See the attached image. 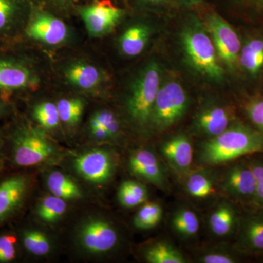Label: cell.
I'll use <instances>...</instances> for the list:
<instances>
[{
    "instance_id": "obj_3",
    "label": "cell",
    "mask_w": 263,
    "mask_h": 263,
    "mask_svg": "<svg viewBox=\"0 0 263 263\" xmlns=\"http://www.w3.org/2000/svg\"><path fill=\"white\" fill-rule=\"evenodd\" d=\"M160 70L150 62L133 81L127 100V110L133 122L143 127L150 125L156 97L160 88Z\"/></svg>"
},
{
    "instance_id": "obj_11",
    "label": "cell",
    "mask_w": 263,
    "mask_h": 263,
    "mask_svg": "<svg viewBox=\"0 0 263 263\" xmlns=\"http://www.w3.org/2000/svg\"><path fill=\"white\" fill-rule=\"evenodd\" d=\"M122 15V10L108 0L98 2L81 10L86 29L92 36L103 35L110 32L120 21Z\"/></svg>"
},
{
    "instance_id": "obj_1",
    "label": "cell",
    "mask_w": 263,
    "mask_h": 263,
    "mask_svg": "<svg viewBox=\"0 0 263 263\" xmlns=\"http://www.w3.org/2000/svg\"><path fill=\"white\" fill-rule=\"evenodd\" d=\"M258 152H263V133L242 123H233L221 134L200 143L197 160L201 165L214 166Z\"/></svg>"
},
{
    "instance_id": "obj_34",
    "label": "cell",
    "mask_w": 263,
    "mask_h": 263,
    "mask_svg": "<svg viewBox=\"0 0 263 263\" xmlns=\"http://www.w3.org/2000/svg\"><path fill=\"white\" fill-rule=\"evenodd\" d=\"M90 129L95 128H103L108 131L109 134L114 138L117 136L119 132V121L111 111L107 110H100L97 112L90 119Z\"/></svg>"
},
{
    "instance_id": "obj_6",
    "label": "cell",
    "mask_w": 263,
    "mask_h": 263,
    "mask_svg": "<svg viewBox=\"0 0 263 263\" xmlns=\"http://www.w3.org/2000/svg\"><path fill=\"white\" fill-rule=\"evenodd\" d=\"M207 30L210 33L216 53L230 70L239 65L241 43L236 32L222 17L216 13L206 18Z\"/></svg>"
},
{
    "instance_id": "obj_4",
    "label": "cell",
    "mask_w": 263,
    "mask_h": 263,
    "mask_svg": "<svg viewBox=\"0 0 263 263\" xmlns=\"http://www.w3.org/2000/svg\"><path fill=\"white\" fill-rule=\"evenodd\" d=\"M58 150L42 131L23 128L15 133L13 141V161L22 167H32L51 162Z\"/></svg>"
},
{
    "instance_id": "obj_39",
    "label": "cell",
    "mask_w": 263,
    "mask_h": 263,
    "mask_svg": "<svg viewBox=\"0 0 263 263\" xmlns=\"http://www.w3.org/2000/svg\"><path fill=\"white\" fill-rule=\"evenodd\" d=\"M180 3L185 5H194L198 4L202 0H179Z\"/></svg>"
},
{
    "instance_id": "obj_31",
    "label": "cell",
    "mask_w": 263,
    "mask_h": 263,
    "mask_svg": "<svg viewBox=\"0 0 263 263\" xmlns=\"http://www.w3.org/2000/svg\"><path fill=\"white\" fill-rule=\"evenodd\" d=\"M197 260L201 263H235L238 257L231 249L222 247H210L197 254Z\"/></svg>"
},
{
    "instance_id": "obj_32",
    "label": "cell",
    "mask_w": 263,
    "mask_h": 263,
    "mask_svg": "<svg viewBox=\"0 0 263 263\" xmlns=\"http://www.w3.org/2000/svg\"><path fill=\"white\" fill-rule=\"evenodd\" d=\"M20 12V0H0V34L14 26Z\"/></svg>"
},
{
    "instance_id": "obj_37",
    "label": "cell",
    "mask_w": 263,
    "mask_h": 263,
    "mask_svg": "<svg viewBox=\"0 0 263 263\" xmlns=\"http://www.w3.org/2000/svg\"><path fill=\"white\" fill-rule=\"evenodd\" d=\"M15 241L16 240L12 235L0 236V262H10L15 259Z\"/></svg>"
},
{
    "instance_id": "obj_12",
    "label": "cell",
    "mask_w": 263,
    "mask_h": 263,
    "mask_svg": "<svg viewBox=\"0 0 263 263\" xmlns=\"http://www.w3.org/2000/svg\"><path fill=\"white\" fill-rule=\"evenodd\" d=\"M233 112L228 106L209 104L200 109L194 120L195 133L205 139L221 134L233 123Z\"/></svg>"
},
{
    "instance_id": "obj_22",
    "label": "cell",
    "mask_w": 263,
    "mask_h": 263,
    "mask_svg": "<svg viewBox=\"0 0 263 263\" xmlns=\"http://www.w3.org/2000/svg\"><path fill=\"white\" fill-rule=\"evenodd\" d=\"M171 226L176 235L183 239H190L198 233L200 219L196 213L192 209L180 207L171 216Z\"/></svg>"
},
{
    "instance_id": "obj_23",
    "label": "cell",
    "mask_w": 263,
    "mask_h": 263,
    "mask_svg": "<svg viewBox=\"0 0 263 263\" xmlns=\"http://www.w3.org/2000/svg\"><path fill=\"white\" fill-rule=\"evenodd\" d=\"M149 34V29L146 26L142 24L132 26L123 33L120 38L121 50L127 56H138L146 47Z\"/></svg>"
},
{
    "instance_id": "obj_7",
    "label": "cell",
    "mask_w": 263,
    "mask_h": 263,
    "mask_svg": "<svg viewBox=\"0 0 263 263\" xmlns=\"http://www.w3.org/2000/svg\"><path fill=\"white\" fill-rule=\"evenodd\" d=\"M81 248L90 254H104L115 248L119 237L113 224L105 219L93 218L84 221L78 231Z\"/></svg>"
},
{
    "instance_id": "obj_17",
    "label": "cell",
    "mask_w": 263,
    "mask_h": 263,
    "mask_svg": "<svg viewBox=\"0 0 263 263\" xmlns=\"http://www.w3.org/2000/svg\"><path fill=\"white\" fill-rule=\"evenodd\" d=\"M240 218L233 204L221 200L212 209L208 219L211 233L218 238H224L238 230Z\"/></svg>"
},
{
    "instance_id": "obj_10",
    "label": "cell",
    "mask_w": 263,
    "mask_h": 263,
    "mask_svg": "<svg viewBox=\"0 0 263 263\" xmlns=\"http://www.w3.org/2000/svg\"><path fill=\"white\" fill-rule=\"evenodd\" d=\"M160 152L170 168L179 179H184L192 171L194 149L186 135H175L167 138L161 144Z\"/></svg>"
},
{
    "instance_id": "obj_38",
    "label": "cell",
    "mask_w": 263,
    "mask_h": 263,
    "mask_svg": "<svg viewBox=\"0 0 263 263\" xmlns=\"http://www.w3.org/2000/svg\"><path fill=\"white\" fill-rule=\"evenodd\" d=\"M238 1L263 13V0H238Z\"/></svg>"
},
{
    "instance_id": "obj_35",
    "label": "cell",
    "mask_w": 263,
    "mask_h": 263,
    "mask_svg": "<svg viewBox=\"0 0 263 263\" xmlns=\"http://www.w3.org/2000/svg\"><path fill=\"white\" fill-rule=\"evenodd\" d=\"M246 112L251 122L263 133V99L251 100L246 106Z\"/></svg>"
},
{
    "instance_id": "obj_29",
    "label": "cell",
    "mask_w": 263,
    "mask_h": 263,
    "mask_svg": "<svg viewBox=\"0 0 263 263\" xmlns=\"http://www.w3.org/2000/svg\"><path fill=\"white\" fill-rule=\"evenodd\" d=\"M24 247L33 255H47L51 250V243L47 235L38 230H27L24 233Z\"/></svg>"
},
{
    "instance_id": "obj_42",
    "label": "cell",
    "mask_w": 263,
    "mask_h": 263,
    "mask_svg": "<svg viewBox=\"0 0 263 263\" xmlns=\"http://www.w3.org/2000/svg\"><path fill=\"white\" fill-rule=\"evenodd\" d=\"M2 108H3V106H2L1 104H0V112H1Z\"/></svg>"
},
{
    "instance_id": "obj_16",
    "label": "cell",
    "mask_w": 263,
    "mask_h": 263,
    "mask_svg": "<svg viewBox=\"0 0 263 263\" xmlns=\"http://www.w3.org/2000/svg\"><path fill=\"white\" fill-rule=\"evenodd\" d=\"M28 181L24 176H15L0 183V224L22 205Z\"/></svg>"
},
{
    "instance_id": "obj_40",
    "label": "cell",
    "mask_w": 263,
    "mask_h": 263,
    "mask_svg": "<svg viewBox=\"0 0 263 263\" xmlns=\"http://www.w3.org/2000/svg\"><path fill=\"white\" fill-rule=\"evenodd\" d=\"M145 2H148V3H161V2L164 1V0H143Z\"/></svg>"
},
{
    "instance_id": "obj_27",
    "label": "cell",
    "mask_w": 263,
    "mask_h": 263,
    "mask_svg": "<svg viewBox=\"0 0 263 263\" xmlns=\"http://www.w3.org/2000/svg\"><path fill=\"white\" fill-rule=\"evenodd\" d=\"M67 211L65 200L51 195L44 197L37 208V215L45 222L53 223L58 221Z\"/></svg>"
},
{
    "instance_id": "obj_26",
    "label": "cell",
    "mask_w": 263,
    "mask_h": 263,
    "mask_svg": "<svg viewBox=\"0 0 263 263\" xmlns=\"http://www.w3.org/2000/svg\"><path fill=\"white\" fill-rule=\"evenodd\" d=\"M117 197L122 206L132 209L141 205L148 200V190L137 181H125L121 184Z\"/></svg>"
},
{
    "instance_id": "obj_41",
    "label": "cell",
    "mask_w": 263,
    "mask_h": 263,
    "mask_svg": "<svg viewBox=\"0 0 263 263\" xmlns=\"http://www.w3.org/2000/svg\"><path fill=\"white\" fill-rule=\"evenodd\" d=\"M1 146H2V141H1V138H0V149H1Z\"/></svg>"
},
{
    "instance_id": "obj_18",
    "label": "cell",
    "mask_w": 263,
    "mask_h": 263,
    "mask_svg": "<svg viewBox=\"0 0 263 263\" xmlns=\"http://www.w3.org/2000/svg\"><path fill=\"white\" fill-rule=\"evenodd\" d=\"M34 83L35 79L27 67L13 60L0 58V90L27 89Z\"/></svg>"
},
{
    "instance_id": "obj_9",
    "label": "cell",
    "mask_w": 263,
    "mask_h": 263,
    "mask_svg": "<svg viewBox=\"0 0 263 263\" xmlns=\"http://www.w3.org/2000/svg\"><path fill=\"white\" fill-rule=\"evenodd\" d=\"M255 176L249 163L235 164L224 174L221 190L230 198L243 202H255Z\"/></svg>"
},
{
    "instance_id": "obj_2",
    "label": "cell",
    "mask_w": 263,
    "mask_h": 263,
    "mask_svg": "<svg viewBox=\"0 0 263 263\" xmlns=\"http://www.w3.org/2000/svg\"><path fill=\"white\" fill-rule=\"evenodd\" d=\"M181 43L188 62L201 75L214 81L224 77L216 58L215 46L200 22L193 19L181 33Z\"/></svg>"
},
{
    "instance_id": "obj_19",
    "label": "cell",
    "mask_w": 263,
    "mask_h": 263,
    "mask_svg": "<svg viewBox=\"0 0 263 263\" xmlns=\"http://www.w3.org/2000/svg\"><path fill=\"white\" fill-rule=\"evenodd\" d=\"M183 179L185 191L193 198L203 200L216 193V181L210 170L191 171Z\"/></svg>"
},
{
    "instance_id": "obj_25",
    "label": "cell",
    "mask_w": 263,
    "mask_h": 263,
    "mask_svg": "<svg viewBox=\"0 0 263 263\" xmlns=\"http://www.w3.org/2000/svg\"><path fill=\"white\" fill-rule=\"evenodd\" d=\"M47 186L52 195L64 200L79 199L83 196L76 183L60 171H53L48 175Z\"/></svg>"
},
{
    "instance_id": "obj_14",
    "label": "cell",
    "mask_w": 263,
    "mask_h": 263,
    "mask_svg": "<svg viewBox=\"0 0 263 263\" xmlns=\"http://www.w3.org/2000/svg\"><path fill=\"white\" fill-rule=\"evenodd\" d=\"M27 33L32 39L46 44L57 45L65 41L68 30L66 24L60 18L42 13L33 18Z\"/></svg>"
},
{
    "instance_id": "obj_30",
    "label": "cell",
    "mask_w": 263,
    "mask_h": 263,
    "mask_svg": "<svg viewBox=\"0 0 263 263\" xmlns=\"http://www.w3.org/2000/svg\"><path fill=\"white\" fill-rule=\"evenodd\" d=\"M60 121L74 125L80 120L84 111V103L80 99H62L57 105Z\"/></svg>"
},
{
    "instance_id": "obj_15",
    "label": "cell",
    "mask_w": 263,
    "mask_h": 263,
    "mask_svg": "<svg viewBox=\"0 0 263 263\" xmlns=\"http://www.w3.org/2000/svg\"><path fill=\"white\" fill-rule=\"evenodd\" d=\"M237 230L238 249L252 253L263 252V213L246 214Z\"/></svg>"
},
{
    "instance_id": "obj_24",
    "label": "cell",
    "mask_w": 263,
    "mask_h": 263,
    "mask_svg": "<svg viewBox=\"0 0 263 263\" xmlns=\"http://www.w3.org/2000/svg\"><path fill=\"white\" fill-rule=\"evenodd\" d=\"M66 77L71 84L83 89H91L100 83L101 76L95 66L78 62L66 70Z\"/></svg>"
},
{
    "instance_id": "obj_20",
    "label": "cell",
    "mask_w": 263,
    "mask_h": 263,
    "mask_svg": "<svg viewBox=\"0 0 263 263\" xmlns=\"http://www.w3.org/2000/svg\"><path fill=\"white\" fill-rule=\"evenodd\" d=\"M239 65L249 76L258 75L263 70V37L249 38L241 45Z\"/></svg>"
},
{
    "instance_id": "obj_36",
    "label": "cell",
    "mask_w": 263,
    "mask_h": 263,
    "mask_svg": "<svg viewBox=\"0 0 263 263\" xmlns=\"http://www.w3.org/2000/svg\"><path fill=\"white\" fill-rule=\"evenodd\" d=\"M249 163L253 171L257 183L254 203L263 209V160H254Z\"/></svg>"
},
{
    "instance_id": "obj_8",
    "label": "cell",
    "mask_w": 263,
    "mask_h": 263,
    "mask_svg": "<svg viewBox=\"0 0 263 263\" xmlns=\"http://www.w3.org/2000/svg\"><path fill=\"white\" fill-rule=\"evenodd\" d=\"M74 168L83 179L96 184L110 181L115 172V160L110 152L95 148L78 156Z\"/></svg>"
},
{
    "instance_id": "obj_33",
    "label": "cell",
    "mask_w": 263,
    "mask_h": 263,
    "mask_svg": "<svg viewBox=\"0 0 263 263\" xmlns=\"http://www.w3.org/2000/svg\"><path fill=\"white\" fill-rule=\"evenodd\" d=\"M33 117L46 129H53L57 127L60 121L57 105L50 102L41 103L35 106L33 111Z\"/></svg>"
},
{
    "instance_id": "obj_13",
    "label": "cell",
    "mask_w": 263,
    "mask_h": 263,
    "mask_svg": "<svg viewBox=\"0 0 263 263\" xmlns=\"http://www.w3.org/2000/svg\"><path fill=\"white\" fill-rule=\"evenodd\" d=\"M129 168L137 177L155 185L161 190L168 186L163 166L155 152L149 149H139L129 157Z\"/></svg>"
},
{
    "instance_id": "obj_5",
    "label": "cell",
    "mask_w": 263,
    "mask_h": 263,
    "mask_svg": "<svg viewBox=\"0 0 263 263\" xmlns=\"http://www.w3.org/2000/svg\"><path fill=\"white\" fill-rule=\"evenodd\" d=\"M189 98L181 84L169 81L160 86L156 97L150 125L157 131L173 127L185 115L189 107Z\"/></svg>"
},
{
    "instance_id": "obj_21",
    "label": "cell",
    "mask_w": 263,
    "mask_h": 263,
    "mask_svg": "<svg viewBox=\"0 0 263 263\" xmlns=\"http://www.w3.org/2000/svg\"><path fill=\"white\" fill-rule=\"evenodd\" d=\"M145 260L149 263H185L186 257L181 251L167 240L153 242L145 249Z\"/></svg>"
},
{
    "instance_id": "obj_28",
    "label": "cell",
    "mask_w": 263,
    "mask_h": 263,
    "mask_svg": "<svg viewBox=\"0 0 263 263\" xmlns=\"http://www.w3.org/2000/svg\"><path fill=\"white\" fill-rule=\"evenodd\" d=\"M162 214L163 211L160 205L156 202H148L137 212L134 218V226L138 229H152L160 224Z\"/></svg>"
}]
</instances>
